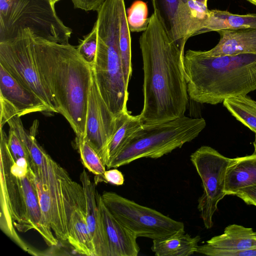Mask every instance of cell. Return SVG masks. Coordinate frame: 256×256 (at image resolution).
I'll list each match as a JSON object with an SVG mask.
<instances>
[{
  "mask_svg": "<svg viewBox=\"0 0 256 256\" xmlns=\"http://www.w3.org/2000/svg\"><path fill=\"white\" fill-rule=\"evenodd\" d=\"M139 44L144 70L142 124L163 122L184 116L188 102L184 49L170 38L154 12Z\"/></svg>",
  "mask_w": 256,
  "mask_h": 256,
  "instance_id": "6da1fadb",
  "label": "cell"
},
{
  "mask_svg": "<svg viewBox=\"0 0 256 256\" xmlns=\"http://www.w3.org/2000/svg\"><path fill=\"white\" fill-rule=\"evenodd\" d=\"M34 46L39 73L54 98L58 113L68 122L76 138H83L92 66L69 43L34 36Z\"/></svg>",
  "mask_w": 256,
  "mask_h": 256,
  "instance_id": "7a4b0ae2",
  "label": "cell"
},
{
  "mask_svg": "<svg viewBox=\"0 0 256 256\" xmlns=\"http://www.w3.org/2000/svg\"><path fill=\"white\" fill-rule=\"evenodd\" d=\"M184 68L188 96L200 104H216L256 90V54L212 56L188 50Z\"/></svg>",
  "mask_w": 256,
  "mask_h": 256,
  "instance_id": "3957f363",
  "label": "cell"
},
{
  "mask_svg": "<svg viewBox=\"0 0 256 256\" xmlns=\"http://www.w3.org/2000/svg\"><path fill=\"white\" fill-rule=\"evenodd\" d=\"M0 227L24 250L28 248L18 236L15 228L25 232L37 231L48 246H56L58 240L41 210L36 188L30 171L24 177L14 176L10 171L12 156L8 136L0 133Z\"/></svg>",
  "mask_w": 256,
  "mask_h": 256,
  "instance_id": "277c9868",
  "label": "cell"
},
{
  "mask_svg": "<svg viewBox=\"0 0 256 256\" xmlns=\"http://www.w3.org/2000/svg\"><path fill=\"white\" fill-rule=\"evenodd\" d=\"M120 2L105 0L96 11L98 48L92 65L101 96L116 118L128 111V85L119 46Z\"/></svg>",
  "mask_w": 256,
  "mask_h": 256,
  "instance_id": "5b68a950",
  "label": "cell"
},
{
  "mask_svg": "<svg viewBox=\"0 0 256 256\" xmlns=\"http://www.w3.org/2000/svg\"><path fill=\"white\" fill-rule=\"evenodd\" d=\"M30 171L47 222L58 240L68 241V226L74 210L85 208L82 184L73 180L46 152L42 164H30Z\"/></svg>",
  "mask_w": 256,
  "mask_h": 256,
  "instance_id": "8992f818",
  "label": "cell"
},
{
  "mask_svg": "<svg viewBox=\"0 0 256 256\" xmlns=\"http://www.w3.org/2000/svg\"><path fill=\"white\" fill-rule=\"evenodd\" d=\"M206 126L204 118L182 116L160 123L143 124L110 163L117 168L138 159L158 158L196 138Z\"/></svg>",
  "mask_w": 256,
  "mask_h": 256,
  "instance_id": "52a82bcc",
  "label": "cell"
},
{
  "mask_svg": "<svg viewBox=\"0 0 256 256\" xmlns=\"http://www.w3.org/2000/svg\"><path fill=\"white\" fill-rule=\"evenodd\" d=\"M25 28L35 37L62 44L68 43L72 33L50 0H0V42Z\"/></svg>",
  "mask_w": 256,
  "mask_h": 256,
  "instance_id": "ba28073f",
  "label": "cell"
},
{
  "mask_svg": "<svg viewBox=\"0 0 256 256\" xmlns=\"http://www.w3.org/2000/svg\"><path fill=\"white\" fill-rule=\"evenodd\" d=\"M34 38L31 30L25 28L15 37L0 42V65L19 83L34 93L52 112L58 113L54 98L39 73Z\"/></svg>",
  "mask_w": 256,
  "mask_h": 256,
  "instance_id": "9c48e42d",
  "label": "cell"
},
{
  "mask_svg": "<svg viewBox=\"0 0 256 256\" xmlns=\"http://www.w3.org/2000/svg\"><path fill=\"white\" fill-rule=\"evenodd\" d=\"M101 196L114 216L137 238L154 240L184 230L183 222L114 192H104Z\"/></svg>",
  "mask_w": 256,
  "mask_h": 256,
  "instance_id": "30bf717a",
  "label": "cell"
},
{
  "mask_svg": "<svg viewBox=\"0 0 256 256\" xmlns=\"http://www.w3.org/2000/svg\"><path fill=\"white\" fill-rule=\"evenodd\" d=\"M231 160L206 146H200L190 156L202 182L203 193L198 199V209L208 229L213 226L212 217L218 202L226 196V175Z\"/></svg>",
  "mask_w": 256,
  "mask_h": 256,
  "instance_id": "8fae6325",
  "label": "cell"
},
{
  "mask_svg": "<svg viewBox=\"0 0 256 256\" xmlns=\"http://www.w3.org/2000/svg\"><path fill=\"white\" fill-rule=\"evenodd\" d=\"M116 122V118L107 106L99 91L92 70L84 138L95 150L101 160L114 134Z\"/></svg>",
  "mask_w": 256,
  "mask_h": 256,
  "instance_id": "7c38bea8",
  "label": "cell"
},
{
  "mask_svg": "<svg viewBox=\"0 0 256 256\" xmlns=\"http://www.w3.org/2000/svg\"><path fill=\"white\" fill-rule=\"evenodd\" d=\"M188 0H152L154 12L170 38L184 49L195 36L198 22L192 14Z\"/></svg>",
  "mask_w": 256,
  "mask_h": 256,
  "instance_id": "4fadbf2b",
  "label": "cell"
},
{
  "mask_svg": "<svg viewBox=\"0 0 256 256\" xmlns=\"http://www.w3.org/2000/svg\"><path fill=\"white\" fill-rule=\"evenodd\" d=\"M85 200V216L92 240L95 256H110L107 237L98 206L96 184L84 168L80 174Z\"/></svg>",
  "mask_w": 256,
  "mask_h": 256,
  "instance_id": "5bb4252c",
  "label": "cell"
},
{
  "mask_svg": "<svg viewBox=\"0 0 256 256\" xmlns=\"http://www.w3.org/2000/svg\"><path fill=\"white\" fill-rule=\"evenodd\" d=\"M96 198L108 239L110 256H137L140 250L136 242L138 238L114 216L98 190Z\"/></svg>",
  "mask_w": 256,
  "mask_h": 256,
  "instance_id": "9a60e30c",
  "label": "cell"
},
{
  "mask_svg": "<svg viewBox=\"0 0 256 256\" xmlns=\"http://www.w3.org/2000/svg\"><path fill=\"white\" fill-rule=\"evenodd\" d=\"M0 96L10 104L19 116L32 112H52L34 93L16 80L0 65Z\"/></svg>",
  "mask_w": 256,
  "mask_h": 256,
  "instance_id": "2e32d148",
  "label": "cell"
},
{
  "mask_svg": "<svg viewBox=\"0 0 256 256\" xmlns=\"http://www.w3.org/2000/svg\"><path fill=\"white\" fill-rule=\"evenodd\" d=\"M220 39L208 56H217L242 54H256V28L224 30L218 31Z\"/></svg>",
  "mask_w": 256,
  "mask_h": 256,
  "instance_id": "e0dca14e",
  "label": "cell"
},
{
  "mask_svg": "<svg viewBox=\"0 0 256 256\" xmlns=\"http://www.w3.org/2000/svg\"><path fill=\"white\" fill-rule=\"evenodd\" d=\"M256 248V232L252 228L233 224L226 226L222 234L215 236L198 246V250H215L227 251Z\"/></svg>",
  "mask_w": 256,
  "mask_h": 256,
  "instance_id": "ac0fdd59",
  "label": "cell"
},
{
  "mask_svg": "<svg viewBox=\"0 0 256 256\" xmlns=\"http://www.w3.org/2000/svg\"><path fill=\"white\" fill-rule=\"evenodd\" d=\"M256 185V152L232 158L226 170L224 192L234 195L240 190Z\"/></svg>",
  "mask_w": 256,
  "mask_h": 256,
  "instance_id": "d6986e66",
  "label": "cell"
},
{
  "mask_svg": "<svg viewBox=\"0 0 256 256\" xmlns=\"http://www.w3.org/2000/svg\"><path fill=\"white\" fill-rule=\"evenodd\" d=\"M142 124L140 114L133 116L128 111L116 117L115 131L102 158L106 167L108 168L112 160L126 146L130 137Z\"/></svg>",
  "mask_w": 256,
  "mask_h": 256,
  "instance_id": "ffe728a7",
  "label": "cell"
},
{
  "mask_svg": "<svg viewBox=\"0 0 256 256\" xmlns=\"http://www.w3.org/2000/svg\"><path fill=\"white\" fill-rule=\"evenodd\" d=\"M200 240L199 236L192 237L183 230L152 240L151 250L156 256H190L196 252Z\"/></svg>",
  "mask_w": 256,
  "mask_h": 256,
  "instance_id": "44dd1931",
  "label": "cell"
},
{
  "mask_svg": "<svg viewBox=\"0 0 256 256\" xmlns=\"http://www.w3.org/2000/svg\"><path fill=\"white\" fill-rule=\"evenodd\" d=\"M256 28V14H236L227 11L209 10L198 34L224 30Z\"/></svg>",
  "mask_w": 256,
  "mask_h": 256,
  "instance_id": "7402d4cb",
  "label": "cell"
},
{
  "mask_svg": "<svg viewBox=\"0 0 256 256\" xmlns=\"http://www.w3.org/2000/svg\"><path fill=\"white\" fill-rule=\"evenodd\" d=\"M68 242L79 254L95 256L92 240L85 216V208L73 211L68 226Z\"/></svg>",
  "mask_w": 256,
  "mask_h": 256,
  "instance_id": "603a6c76",
  "label": "cell"
},
{
  "mask_svg": "<svg viewBox=\"0 0 256 256\" xmlns=\"http://www.w3.org/2000/svg\"><path fill=\"white\" fill-rule=\"evenodd\" d=\"M224 106L238 120L256 132V101L246 96L227 98Z\"/></svg>",
  "mask_w": 256,
  "mask_h": 256,
  "instance_id": "cb8c5ba5",
  "label": "cell"
},
{
  "mask_svg": "<svg viewBox=\"0 0 256 256\" xmlns=\"http://www.w3.org/2000/svg\"><path fill=\"white\" fill-rule=\"evenodd\" d=\"M126 12L124 0L120 5L119 46L122 70L126 84L128 85L132 75L131 38Z\"/></svg>",
  "mask_w": 256,
  "mask_h": 256,
  "instance_id": "d4e9b609",
  "label": "cell"
},
{
  "mask_svg": "<svg viewBox=\"0 0 256 256\" xmlns=\"http://www.w3.org/2000/svg\"><path fill=\"white\" fill-rule=\"evenodd\" d=\"M76 144L84 167L96 176H102L106 166L98 153L84 138H76Z\"/></svg>",
  "mask_w": 256,
  "mask_h": 256,
  "instance_id": "484cf974",
  "label": "cell"
},
{
  "mask_svg": "<svg viewBox=\"0 0 256 256\" xmlns=\"http://www.w3.org/2000/svg\"><path fill=\"white\" fill-rule=\"evenodd\" d=\"M127 21L130 32H144L148 25V8L146 2L138 0L128 9Z\"/></svg>",
  "mask_w": 256,
  "mask_h": 256,
  "instance_id": "4316f807",
  "label": "cell"
},
{
  "mask_svg": "<svg viewBox=\"0 0 256 256\" xmlns=\"http://www.w3.org/2000/svg\"><path fill=\"white\" fill-rule=\"evenodd\" d=\"M98 48V25L96 22L90 33L80 40L76 47L78 54L89 64L94 62Z\"/></svg>",
  "mask_w": 256,
  "mask_h": 256,
  "instance_id": "83f0119b",
  "label": "cell"
},
{
  "mask_svg": "<svg viewBox=\"0 0 256 256\" xmlns=\"http://www.w3.org/2000/svg\"><path fill=\"white\" fill-rule=\"evenodd\" d=\"M8 145L14 160L24 158L30 165L31 159L26 146L16 133L11 129H10L8 137Z\"/></svg>",
  "mask_w": 256,
  "mask_h": 256,
  "instance_id": "f1b7e54d",
  "label": "cell"
},
{
  "mask_svg": "<svg viewBox=\"0 0 256 256\" xmlns=\"http://www.w3.org/2000/svg\"><path fill=\"white\" fill-rule=\"evenodd\" d=\"M196 252L208 256H256V248L236 251L200 250Z\"/></svg>",
  "mask_w": 256,
  "mask_h": 256,
  "instance_id": "f546056e",
  "label": "cell"
},
{
  "mask_svg": "<svg viewBox=\"0 0 256 256\" xmlns=\"http://www.w3.org/2000/svg\"><path fill=\"white\" fill-rule=\"evenodd\" d=\"M94 182H104L116 186L124 184V178L123 174L116 168L106 170L102 176H96Z\"/></svg>",
  "mask_w": 256,
  "mask_h": 256,
  "instance_id": "4dcf8cb0",
  "label": "cell"
},
{
  "mask_svg": "<svg viewBox=\"0 0 256 256\" xmlns=\"http://www.w3.org/2000/svg\"><path fill=\"white\" fill-rule=\"evenodd\" d=\"M75 8L86 12L97 11L105 0H71Z\"/></svg>",
  "mask_w": 256,
  "mask_h": 256,
  "instance_id": "1f68e13d",
  "label": "cell"
},
{
  "mask_svg": "<svg viewBox=\"0 0 256 256\" xmlns=\"http://www.w3.org/2000/svg\"><path fill=\"white\" fill-rule=\"evenodd\" d=\"M234 195L248 205L256 206V185L240 190Z\"/></svg>",
  "mask_w": 256,
  "mask_h": 256,
  "instance_id": "d6a6232c",
  "label": "cell"
},
{
  "mask_svg": "<svg viewBox=\"0 0 256 256\" xmlns=\"http://www.w3.org/2000/svg\"><path fill=\"white\" fill-rule=\"evenodd\" d=\"M194 0L202 3V4H204L205 5L207 6L208 0Z\"/></svg>",
  "mask_w": 256,
  "mask_h": 256,
  "instance_id": "836d02e7",
  "label": "cell"
},
{
  "mask_svg": "<svg viewBox=\"0 0 256 256\" xmlns=\"http://www.w3.org/2000/svg\"><path fill=\"white\" fill-rule=\"evenodd\" d=\"M254 146V152H256V132L255 133V138L253 142Z\"/></svg>",
  "mask_w": 256,
  "mask_h": 256,
  "instance_id": "e575fe53",
  "label": "cell"
},
{
  "mask_svg": "<svg viewBox=\"0 0 256 256\" xmlns=\"http://www.w3.org/2000/svg\"><path fill=\"white\" fill-rule=\"evenodd\" d=\"M250 2L252 4L255 5L256 6V0H247Z\"/></svg>",
  "mask_w": 256,
  "mask_h": 256,
  "instance_id": "d590c367",
  "label": "cell"
},
{
  "mask_svg": "<svg viewBox=\"0 0 256 256\" xmlns=\"http://www.w3.org/2000/svg\"><path fill=\"white\" fill-rule=\"evenodd\" d=\"M59 0H50V2L54 5L56 2H58Z\"/></svg>",
  "mask_w": 256,
  "mask_h": 256,
  "instance_id": "8d00e7d4",
  "label": "cell"
}]
</instances>
